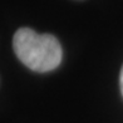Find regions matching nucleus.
I'll use <instances>...</instances> for the list:
<instances>
[{"label":"nucleus","mask_w":123,"mask_h":123,"mask_svg":"<svg viewBox=\"0 0 123 123\" xmlns=\"http://www.w3.org/2000/svg\"><path fill=\"white\" fill-rule=\"evenodd\" d=\"M13 48L21 63L39 73L54 70L63 57V50L57 38L50 34H38L30 28L16 30L13 38Z\"/></svg>","instance_id":"obj_1"},{"label":"nucleus","mask_w":123,"mask_h":123,"mask_svg":"<svg viewBox=\"0 0 123 123\" xmlns=\"http://www.w3.org/2000/svg\"><path fill=\"white\" fill-rule=\"evenodd\" d=\"M119 86H121V92H122V96H123V67L121 69V75H119Z\"/></svg>","instance_id":"obj_2"}]
</instances>
